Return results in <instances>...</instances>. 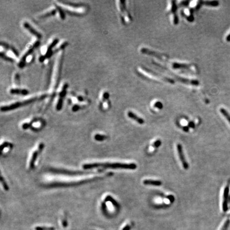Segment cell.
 <instances>
[{
    "label": "cell",
    "instance_id": "obj_35",
    "mask_svg": "<svg viewBox=\"0 0 230 230\" xmlns=\"http://www.w3.org/2000/svg\"><path fill=\"white\" fill-rule=\"evenodd\" d=\"M227 42H230V34L227 37Z\"/></svg>",
    "mask_w": 230,
    "mask_h": 230
},
{
    "label": "cell",
    "instance_id": "obj_11",
    "mask_svg": "<svg viewBox=\"0 0 230 230\" xmlns=\"http://www.w3.org/2000/svg\"><path fill=\"white\" fill-rule=\"evenodd\" d=\"M172 3V6H171V11H172L173 14V17H174V24L175 25H178V18L177 13H176V11H177V6L176 4V1H171Z\"/></svg>",
    "mask_w": 230,
    "mask_h": 230
},
{
    "label": "cell",
    "instance_id": "obj_3",
    "mask_svg": "<svg viewBox=\"0 0 230 230\" xmlns=\"http://www.w3.org/2000/svg\"><path fill=\"white\" fill-rule=\"evenodd\" d=\"M37 99V98H33L31 99H28V100H26L25 101H23L17 102L14 103L13 104H10L8 106H2L1 108V110L2 111H8L11 110H13L17 108H18L19 107H21L22 106H24L26 104H29L31 103H33V102L35 101Z\"/></svg>",
    "mask_w": 230,
    "mask_h": 230
},
{
    "label": "cell",
    "instance_id": "obj_14",
    "mask_svg": "<svg viewBox=\"0 0 230 230\" xmlns=\"http://www.w3.org/2000/svg\"><path fill=\"white\" fill-rule=\"evenodd\" d=\"M170 64L172 67L175 69H189L191 65L190 64H179L176 62H171Z\"/></svg>",
    "mask_w": 230,
    "mask_h": 230
},
{
    "label": "cell",
    "instance_id": "obj_25",
    "mask_svg": "<svg viewBox=\"0 0 230 230\" xmlns=\"http://www.w3.org/2000/svg\"><path fill=\"white\" fill-rule=\"evenodd\" d=\"M1 57L2 58H3V59H4V60H7V61H8V62H13V59L11 58H10L9 57H7L6 55H4V53H3L2 52L1 53Z\"/></svg>",
    "mask_w": 230,
    "mask_h": 230
},
{
    "label": "cell",
    "instance_id": "obj_9",
    "mask_svg": "<svg viewBox=\"0 0 230 230\" xmlns=\"http://www.w3.org/2000/svg\"><path fill=\"white\" fill-rule=\"evenodd\" d=\"M229 193V188L228 187H225L223 192V202H222V209L224 212H227L228 208L227 202H228V196Z\"/></svg>",
    "mask_w": 230,
    "mask_h": 230
},
{
    "label": "cell",
    "instance_id": "obj_2",
    "mask_svg": "<svg viewBox=\"0 0 230 230\" xmlns=\"http://www.w3.org/2000/svg\"><path fill=\"white\" fill-rule=\"evenodd\" d=\"M153 64L156 65L157 67H159L160 68H161L164 69H165L166 72L168 74L172 75L175 78L176 80H177L178 82H181V83H183V84H189V85H194V86H198L199 85V82L198 80H190V79H187V78H182L181 77L178 76L177 75H176L175 74H173L172 72L168 70L167 69H166L165 67H164L161 65H160L159 64H157L156 62H153Z\"/></svg>",
    "mask_w": 230,
    "mask_h": 230
},
{
    "label": "cell",
    "instance_id": "obj_27",
    "mask_svg": "<svg viewBox=\"0 0 230 230\" xmlns=\"http://www.w3.org/2000/svg\"><path fill=\"white\" fill-rule=\"evenodd\" d=\"M161 144V141L160 140H157L156 141H155L153 144V147L154 148H158L159 147L160 145Z\"/></svg>",
    "mask_w": 230,
    "mask_h": 230
},
{
    "label": "cell",
    "instance_id": "obj_34",
    "mask_svg": "<svg viewBox=\"0 0 230 230\" xmlns=\"http://www.w3.org/2000/svg\"><path fill=\"white\" fill-rule=\"evenodd\" d=\"M78 100L80 101H83V98L82 96H78Z\"/></svg>",
    "mask_w": 230,
    "mask_h": 230
},
{
    "label": "cell",
    "instance_id": "obj_29",
    "mask_svg": "<svg viewBox=\"0 0 230 230\" xmlns=\"http://www.w3.org/2000/svg\"><path fill=\"white\" fill-rule=\"evenodd\" d=\"M190 2V1H183L180 4V6H187L188 4Z\"/></svg>",
    "mask_w": 230,
    "mask_h": 230
},
{
    "label": "cell",
    "instance_id": "obj_22",
    "mask_svg": "<svg viewBox=\"0 0 230 230\" xmlns=\"http://www.w3.org/2000/svg\"><path fill=\"white\" fill-rule=\"evenodd\" d=\"M230 221L229 220H227L225 221L224 224L223 225L222 227H221V230H227L228 227H229L230 225Z\"/></svg>",
    "mask_w": 230,
    "mask_h": 230
},
{
    "label": "cell",
    "instance_id": "obj_23",
    "mask_svg": "<svg viewBox=\"0 0 230 230\" xmlns=\"http://www.w3.org/2000/svg\"><path fill=\"white\" fill-rule=\"evenodd\" d=\"M1 183H2V185H3L4 189L5 190H9V187H8V184L6 183V181L4 180V179L3 178L2 176H1Z\"/></svg>",
    "mask_w": 230,
    "mask_h": 230
},
{
    "label": "cell",
    "instance_id": "obj_31",
    "mask_svg": "<svg viewBox=\"0 0 230 230\" xmlns=\"http://www.w3.org/2000/svg\"><path fill=\"white\" fill-rule=\"evenodd\" d=\"M129 229H130L129 225H126V227H125L123 228V230H129Z\"/></svg>",
    "mask_w": 230,
    "mask_h": 230
},
{
    "label": "cell",
    "instance_id": "obj_30",
    "mask_svg": "<svg viewBox=\"0 0 230 230\" xmlns=\"http://www.w3.org/2000/svg\"><path fill=\"white\" fill-rule=\"evenodd\" d=\"M46 59L45 58V55H42V56H41L40 57V61L41 62H43L44 60H45V59Z\"/></svg>",
    "mask_w": 230,
    "mask_h": 230
},
{
    "label": "cell",
    "instance_id": "obj_26",
    "mask_svg": "<svg viewBox=\"0 0 230 230\" xmlns=\"http://www.w3.org/2000/svg\"><path fill=\"white\" fill-rule=\"evenodd\" d=\"M154 107L157 108L159 109H161L163 107V105L162 103L161 102H156L154 104Z\"/></svg>",
    "mask_w": 230,
    "mask_h": 230
},
{
    "label": "cell",
    "instance_id": "obj_20",
    "mask_svg": "<svg viewBox=\"0 0 230 230\" xmlns=\"http://www.w3.org/2000/svg\"><path fill=\"white\" fill-rule=\"evenodd\" d=\"M95 140L96 141H104V140H106V138H107V137L106 135H102V134H96L94 137Z\"/></svg>",
    "mask_w": 230,
    "mask_h": 230
},
{
    "label": "cell",
    "instance_id": "obj_5",
    "mask_svg": "<svg viewBox=\"0 0 230 230\" xmlns=\"http://www.w3.org/2000/svg\"><path fill=\"white\" fill-rule=\"evenodd\" d=\"M44 147V144L43 143H40L37 149L34 151L31 156V159L29 162V169H33L35 166V163L37 160V157L39 156L40 153L43 150Z\"/></svg>",
    "mask_w": 230,
    "mask_h": 230
},
{
    "label": "cell",
    "instance_id": "obj_17",
    "mask_svg": "<svg viewBox=\"0 0 230 230\" xmlns=\"http://www.w3.org/2000/svg\"><path fill=\"white\" fill-rule=\"evenodd\" d=\"M13 147V144L10 143L8 142H4V143L1 144V149L2 151V153L8 151L9 149H11Z\"/></svg>",
    "mask_w": 230,
    "mask_h": 230
},
{
    "label": "cell",
    "instance_id": "obj_10",
    "mask_svg": "<svg viewBox=\"0 0 230 230\" xmlns=\"http://www.w3.org/2000/svg\"><path fill=\"white\" fill-rule=\"evenodd\" d=\"M23 26L26 29H27V31L29 32H30L31 34L37 37L38 38H41L42 37V35L41 34V33L36 31L34 28L33 27L27 22H25L23 24Z\"/></svg>",
    "mask_w": 230,
    "mask_h": 230
},
{
    "label": "cell",
    "instance_id": "obj_32",
    "mask_svg": "<svg viewBox=\"0 0 230 230\" xmlns=\"http://www.w3.org/2000/svg\"><path fill=\"white\" fill-rule=\"evenodd\" d=\"M189 125L190 127H194V123L193 122H190V123H189Z\"/></svg>",
    "mask_w": 230,
    "mask_h": 230
},
{
    "label": "cell",
    "instance_id": "obj_28",
    "mask_svg": "<svg viewBox=\"0 0 230 230\" xmlns=\"http://www.w3.org/2000/svg\"><path fill=\"white\" fill-rule=\"evenodd\" d=\"M80 109V106L78 105H77V104H76V105H74V106H73V107L72 108V110L74 111H76L78 110H79Z\"/></svg>",
    "mask_w": 230,
    "mask_h": 230
},
{
    "label": "cell",
    "instance_id": "obj_18",
    "mask_svg": "<svg viewBox=\"0 0 230 230\" xmlns=\"http://www.w3.org/2000/svg\"><path fill=\"white\" fill-rule=\"evenodd\" d=\"M201 6V5H205L207 6H212V7H216L219 6V2L216 1H200Z\"/></svg>",
    "mask_w": 230,
    "mask_h": 230
},
{
    "label": "cell",
    "instance_id": "obj_24",
    "mask_svg": "<svg viewBox=\"0 0 230 230\" xmlns=\"http://www.w3.org/2000/svg\"><path fill=\"white\" fill-rule=\"evenodd\" d=\"M55 13H56V10H52L51 11H50V12H48V13H46L45 14H44V15H42V18H45V17H48L49 16L55 15Z\"/></svg>",
    "mask_w": 230,
    "mask_h": 230
},
{
    "label": "cell",
    "instance_id": "obj_12",
    "mask_svg": "<svg viewBox=\"0 0 230 230\" xmlns=\"http://www.w3.org/2000/svg\"><path fill=\"white\" fill-rule=\"evenodd\" d=\"M127 116L129 118L135 120V122H136L139 124H143L144 123V120L143 118L137 116L136 114L133 113L132 111H129L127 113Z\"/></svg>",
    "mask_w": 230,
    "mask_h": 230
},
{
    "label": "cell",
    "instance_id": "obj_19",
    "mask_svg": "<svg viewBox=\"0 0 230 230\" xmlns=\"http://www.w3.org/2000/svg\"><path fill=\"white\" fill-rule=\"evenodd\" d=\"M220 112L221 114H222L224 117L227 120L228 122L230 123V114L228 113L227 111L225 109H224V108H221L220 109Z\"/></svg>",
    "mask_w": 230,
    "mask_h": 230
},
{
    "label": "cell",
    "instance_id": "obj_33",
    "mask_svg": "<svg viewBox=\"0 0 230 230\" xmlns=\"http://www.w3.org/2000/svg\"><path fill=\"white\" fill-rule=\"evenodd\" d=\"M183 130L185 132H187L189 131V127H184L183 128Z\"/></svg>",
    "mask_w": 230,
    "mask_h": 230
},
{
    "label": "cell",
    "instance_id": "obj_16",
    "mask_svg": "<svg viewBox=\"0 0 230 230\" xmlns=\"http://www.w3.org/2000/svg\"><path fill=\"white\" fill-rule=\"evenodd\" d=\"M10 92L13 94H20V95H27L29 92L27 89H10Z\"/></svg>",
    "mask_w": 230,
    "mask_h": 230
},
{
    "label": "cell",
    "instance_id": "obj_7",
    "mask_svg": "<svg viewBox=\"0 0 230 230\" xmlns=\"http://www.w3.org/2000/svg\"><path fill=\"white\" fill-rule=\"evenodd\" d=\"M141 52L143 54H145V55H148L153 56L154 57L160 60H162L163 62H168V61L167 60V59H166V58L163 55H161V54L157 53V52L152 51L148 49H147V48H142V49H141Z\"/></svg>",
    "mask_w": 230,
    "mask_h": 230
},
{
    "label": "cell",
    "instance_id": "obj_6",
    "mask_svg": "<svg viewBox=\"0 0 230 230\" xmlns=\"http://www.w3.org/2000/svg\"><path fill=\"white\" fill-rule=\"evenodd\" d=\"M177 151H178L179 158L181 160V163L183 165V168L185 169H187L189 168V164L185 159V157L184 156V152L183 150L181 144L180 143L177 144Z\"/></svg>",
    "mask_w": 230,
    "mask_h": 230
},
{
    "label": "cell",
    "instance_id": "obj_1",
    "mask_svg": "<svg viewBox=\"0 0 230 230\" xmlns=\"http://www.w3.org/2000/svg\"><path fill=\"white\" fill-rule=\"evenodd\" d=\"M135 164H124V163H94L86 164L83 165L84 169H90L98 167L112 169H135L136 168Z\"/></svg>",
    "mask_w": 230,
    "mask_h": 230
},
{
    "label": "cell",
    "instance_id": "obj_13",
    "mask_svg": "<svg viewBox=\"0 0 230 230\" xmlns=\"http://www.w3.org/2000/svg\"><path fill=\"white\" fill-rule=\"evenodd\" d=\"M59 40L56 38L55 40H54L52 43L50 44L49 46H48V48L47 50V52H46V54L45 55V57L46 58H50L52 55V49L53 48V47L57 44V43H58Z\"/></svg>",
    "mask_w": 230,
    "mask_h": 230
},
{
    "label": "cell",
    "instance_id": "obj_15",
    "mask_svg": "<svg viewBox=\"0 0 230 230\" xmlns=\"http://www.w3.org/2000/svg\"><path fill=\"white\" fill-rule=\"evenodd\" d=\"M144 185H152V186H160L162 185V182L159 180H145L143 182Z\"/></svg>",
    "mask_w": 230,
    "mask_h": 230
},
{
    "label": "cell",
    "instance_id": "obj_21",
    "mask_svg": "<svg viewBox=\"0 0 230 230\" xmlns=\"http://www.w3.org/2000/svg\"><path fill=\"white\" fill-rule=\"evenodd\" d=\"M55 6L57 7V9L58 11L59 15H60V17L62 19H65V14H64V11L62 10V8L60 6H57V5H55Z\"/></svg>",
    "mask_w": 230,
    "mask_h": 230
},
{
    "label": "cell",
    "instance_id": "obj_8",
    "mask_svg": "<svg viewBox=\"0 0 230 230\" xmlns=\"http://www.w3.org/2000/svg\"><path fill=\"white\" fill-rule=\"evenodd\" d=\"M39 44H40V42H36L35 44H34L33 46H31V48L29 49L28 50L27 52H26V53H25V55H24V56L22 57V58L21 59V60L20 61L19 63V66L20 67L22 68L23 67L25 66V62H26V58L28 57V55H31V54L32 53V52H33V51H34V49H35L36 47H37Z\"/></svg>",
    "mask_w": 230,
    "mask_h": 230
},
{
    "label": "cell",
    "instance_id": "obj_4",
    "mask_svg": "<svg viewBox=\"0 0 230 230\" xmlns=\"http://www.w3.org/2000/svg\"><path fill=\"white\" fill-rule=\"evenodd\" d=\"M142 69L143 71H145L148 74H150L151 76L156 77L157 78H158L160 80H163L166 82L172 84H173L175 83V81L173 79L165 76L164 75L159 74V73H158L156 71L151 70V69H149L148 68L143 67H142Z\"/></svg>",
    "mask_w": 230,
    "mask_h": 230
}]
</instances>
